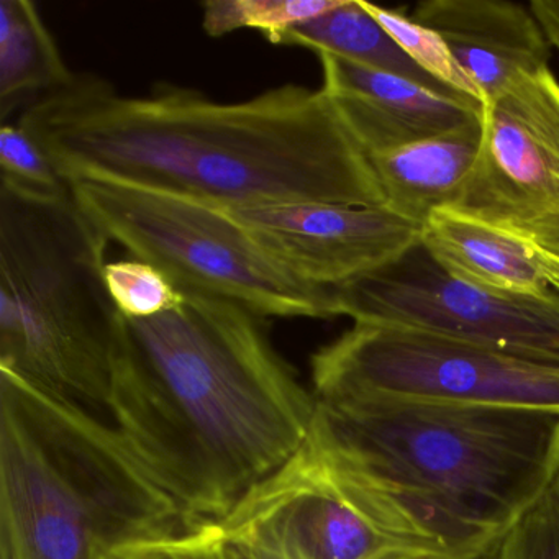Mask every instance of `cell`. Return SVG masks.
<instances>
[{
  "instance_id": "d6986e66",
  "label": "cell",
  "mask_w": 559,
  "mask_h": 559,
  "mask_svg": "<svg viewBox=\"0 0 559 559\" xmlns=\"http://www.w3.org/2000/svg\"><path fill=\"white\" fill-rule=\"evenodd\" d=\"M362 8L394 38L395 44L407 53L418 68L430 74L438 83L484 107V97L469 74L461 68L447 41L431 31L412 21V17L391 9L379 8L361 0Z\"/></svg>"
},
{
  "instance_id": "4316f807",
  "label": "cell",
  "mask_w": 559,
  "mask_h": 559,
  "mask_svg": "<svg viewBox=\"0 0 559 559\" xmlns=\"http://www.w3.org/2000/svg\"><path fill=\"white\" fill-rule=\"evenodd\" d=\"M222 538H224V536H222ZM222 552H224L225 559H257L251 552H248L247 549L235 545V543L227 542L225 538L222 539Z\"/></svg>"
},
{
  "instance_id": "7a4b0ae2",
  "label": "cell",
  "mask_w": 559,
  "mask_h": 559,
  "mask_svg": "<svg viewBox=\"0 0 559 559\" xmlns=\"http://www.w3.org/2000/svg\"><path fill=\"white\" fill-rule=\"evenodd\" d=\"M152 319L119 313L109 414L153 483L218 523L309 438L316 397L230 300L182 293Z\"/></svg>"
},
{
  "instance_id": "ba28073f",
  "label": "cell",
  "mask_w": 559,
  "mask_h": 559,
  "mask_svg": "<svg viewBox=\"0 0 559 559\" xmlns=\"http://www.w3.org/2000/svg\"><path fill=\"white\" fill-rule=\"evenodd\" d=\"M427 254V253H425ZM333 313L355 323L402 326L559 365V294L490 293L412 253L392 266L332 289Z\"/></svg>"
},
{
  "instance_id": "30bf717a",
  "label": "cell",
  "mask_w": 559,
  "mask_h": 559,
  "mask_svg": "<svg viewBox=\"0 0 559 559\" xmlns=\"http://www.w3.org/2000/svg\"><path fill=\"white\" fill-rule=\"evenodd\" d=\"M217 525L257 559H448L376 525L306 443Z\"/></svg>"
},
{
  "instance_id": "603a6c76",
  "label": "cell",
  "mask_w": 559,
  "mask_h": 559,
  "mask_svg": "<svg viewBox=\"0 0 559 559\" xmlns=\"http://www.w3.org/2000/svg\"><path fill=\"white\" fill-rule=\"evenodd\" d=\"M217 523H205L194 532L142 549L133 559H225Z\"/></svg>"
},
{
  "instance_id": "44dd1931",
  "label": "cell",
  "mask_w": 559,
  "mask_h": 559,
  "mask_svg": "<svg viewBox=\"0 0 559 559\" xmlns=\"http://www.w3.org/2000/svg\"><path fill=\"white\" fill-rule=\"evenodd\" d=\"M0 179L25 191L50 198H71L70 185L61 178L40 146L19 126L0 129Z\"/></svg>"
},
{
  "instance_id": "9a60e30c",
  "label": "cell",
  "mask_w": 559,
  "mask_h": 559,
  "mask_svg": "<svg viewBox=\"0 0 559 559\" xmlns=\"http://www.w3.org/2000/svg\"><path fill=\"white\" fill-rule=\"evenodd\" d=\"M483 142V116L441 135L371 153L385 209L424 225L438 209L453 207Z\"/></svg>"
},
{
  "instance_id": "8992f818",
  "label": "cell",
  "mask_w": 559,
  "mask_h": 559,
  "mask_svg": "<svg viewBox=\"0 0 559 559\" xmlns=\"http://www.w3.org/2000/svg\"><path fill=\"white\" fill-rule=\"evenodd\" d=\"M70 188L107 240L162 270L182 293L230 300L260 319L335 317L332 289L287 273L212 205L103 179H81Z\"/></svg>"
},
{
  "instance_id": "5bb4252c",
  "label": "cell",
  "mask_w": 559,
  "mask_h": 559,
  "mask_svg": "<svg viewBox=\"0 0 559 559\" xmlns=\"http://www.w3.org/2000/svg\"><path fill=\"white\" fill-rule=\"evenodd\" d=\"M420 247L448 276L479 289L539 299L552 294L528 241L454 209L427 218Z\"/></svg>"
},
{
  "instance_id": "484cf974",
  "label": "cell",
  "mask_w": 559,
  "mask_h": 559,
  "mask_svg": "<svg viewBox=\"0 0 559 559\" xmlns=\"http://www.w3.org/2000/svg\"><path fill=\"white\" fill-rule=\"evenodd\" d=\"M519 237L525 238L530 243L536 245L542 250L559 257V222L558 224H549L545 225V227L536 228V230L530 231V234L519 235Z\"/></svg>"
},
{
  "instance_id": "6da1fadb",
  "label": "cell",
  "mask_w": 559,
  "mask_h": 559,
  "mask_svg": "<svg viewBox=\"0 0 559 559\" xmlns=\"http://www.w3.org/2000/svg\"><path fill=\"white\" fill-rule=\"evenodd\" d=\"M61 178L103 179L209 205L384 207L368 152L325 90L284 84L241 103L158 86L122 96L73 74L17 123Z\"/></svg>"
},
{
  "instance_id": "2e32d148",
  "label": "cell",
  "mask_w": 559,
  "mask_h": 559,
  "mask_svg": "<svg viewBox=\"0 0 559 559\" xmlns=\"http://www.w3.org/2000/svg\"><path fill=\"white\" fill-rule=\"evenodd\" d=\"M281 45L309 48L317 55H335L361 67L404 78L435 93L471 100L457 96L418 68L395 44L394 38L362 8L361 0H342V4L333 11L294 25L284 35Z\"/></svg>"
},
{
  "instance_id": "7c38bea8",
  "label": "cell",
  "mask_w": 559,
  "mask_h": 559,
  "mask_svg": "<svg viewBox=\"0 0 559 559\" xmlns=\"http://www.w3.org/2000/svg\"><path fill=\"white\" fill-rule=\"evenodd\" d=\"M323 86L368 155L441 135L483 116L473 100L444 96L394 74L319 53Z\"/></svg>"
},
{
  "instance_id": "5b68a950",
  "label": "cell",
  "mask_w": 559,
  "mask_h": 559,
  "mask_svg": "<svg viewBox=\"0 0 559 559\" xmlns=\"http://www.w3.org/2000/svg\"><path fill=\"white\" fill-rule=\"evenodd\" d=\"M107 245L73 195L0 179V369L90 414L109 412L119 333Z\"/></svg>"
},
{
  "instance_id": "277c9868",
  "label": "cell",
  "mask_w": 559,
  "mask_h": 559,
  "mask_svg": "<svg viewBox=\"0 0 559 559\" xmlns=\"http://www.w3.org/2000/svg\"><path fill=\"white\" fill-rule=\"evenodd\" d=\"M202 525L116 428L0 369V559H133Z\"/></svg>"
},
{
  "instance_id": "3957f363",
  "label": "cell",
  "mask_w": 559,
  "mask_h": 559,
  "mask_svg": "<svg viewBox=\"0 0 559 559\" xmlns=\"http://www.w3.org/2000/svg\"><path fill=\"white\" fill-rule=\"evenodd\" d=\"M306 447L376 525L484 559L559 473V411L317 401Z\"/></svg>"
},
{
  "instance_id": "cb8c5ba5",
  "label": "cell",
  "mask_w": 559,
  "mask_h": 559,
  "mask_svg": "<svg viewBox=\"0 0 559 559\" xmlns=\"http://www.w3.org/2000/svg\"><path fill=\"white\" fill-rule=\"evenodd\" d=\"M528 8L538 21L546 40L559 53V0H533Z\"/></svg>"
},
{
  "instance_id": "ac0fdd59",
  "label": "cell",
  "mask_w": 559,
  "mask_h": 559,
  "mask_svg": "<svg viewBox=\"0 0 559 559\" xmlns=\"http://www.w3.org/2000/svg\"><path fill=\"white\" fill-rule=\"evenodd\" d=\"M340 4L342 0H209L202 4V27L214 38L248 28L260 32L270 44L281 45L290 27Z\"/></svg>"
},
{
  "instance_id": "9c48e42d",
  "label": "cell",
  "mask_w": 559,
  "mask_h": 559,
  "mask_svg": "<svg viewBox=\"0 0 559 559\" xmlns=\"http://www.w3.org/2000/svg\"><path fill=\"white\" fill-rule=\"evenodd\" d=\"M454 211L525 235L559 222V81L520 73L483 107V142Z\"/></svg>"
},
{
  "instance_id": "8fae6325",
  "label": "cell",
  "mask_w": 559,
  "mask_h": 559,
  "mask_svg": "<svg viewBox=\"0 0 559 559\" xmlns=\"http://www.w3.org/2000/svg\"><path fill=\"white\" fill-rule=\"evenodd\" d=\"M212 207L231 218L287 273L322 289L378 273L421 245L420 225L384 207L330 202Z\"/></svg>"
},
{
  "instance_id": "52a82bcc",
  "label": "cell",
  "mask_w": 559,
  "mask_h": 559,
  "mask_svg": "<svg viewBox=\"0 0 559 559\" xmlns=\"http://www.w3.org/2000/svg\"><path fill=\"white\" fill-rule=\"evenodd\" d=\"M313 397L559 411V365L402 326L355 323L310 359Z\"/></svg>"
},
{
  "instance_id": "e0dca14e",
  "label": "cell",
  "mask_w": 559,
  "mask_h": 559,
  "mask_svg": "<svg viewBox=\"0 0 559 559\" xmlns=\"http://www.w3.org/2000/svg\"><path fill=\"white\" fill-rule=\"evenodd\" d=\"M53 35L28 0H0V117L73 78Z\"/></svg>"
},
{
  "instance_id": "7402d4cb",
  "label": "cell",
  "mask_w": 559,
  "mask_h": 559,
  "mask_svg": "<svg viewBox=\"0 0 559 559\" xmlns=\"http://www.w3.org/2000/svg\"><path fill=\"white\" fill-rule=\"evenodd\" d=\"M484 559H559V507L549 490Z\"/></svg>"
},
{
  "instance_id": "d4e9b609",
  "label": "cell",
  "mask_w": 559,
  "mask_h": 559,
  "mask_svg": "<svg viewBox=\"0 0 559 559\" xmlns=\"http://www.w3.org/2000/svg\"><path fill=\"white\" fill-rule=\"evenodd\" d=\"M523 240H525V238H523ZM528 245L530 248H532V254L533 258H535L536 264H538L543 276H545L546 283H548L549 287L555 289L556 294H559V257L542 250V248L530 243V241Z\"/></svg>"
},
{
  "instance_id": "83f0119b",
  "label": "cell",
  "mask_w": 559,
  "mask_h": 559,
  "mask_svg": "<svg viewBox=\"0 0 559 559\" xmlns=\"http://www.w3.org/2000/svg\"><path fill=\"white\" fill-rule=\"evenodd\" d=\"M549 492L555 497L556 503H558L559 507V473L558 476L555 477V480H552L551 487H549Z\"/></svg>"
},
{
  "instance_id": "ffe728a7",
  "label": "cell",
  "mask_w": 559,
  "mask_h": 559,
  "mask_svg": "<svg viewBox=\"0 0 559 559\" xmlns=\"http://www.w3.org/2000/svg\"><path fill=\"white\" fill-rule=\"evenodd\" d=\"M104 283L117 312L127 319H152L185 302L182 290L145 261H110L104 266Z\"/></svg>"
},
{
  "instance_id": "4fadbf2b",
  "label": "cell",
  "mask_w": 559,
  "mask_h": 559,
  "mask_svg": "<svg viewBox=\"0 0 559 559\" xmlns=\"http://www.w3.org/2000/svg\"><path fill=\"white\" fill-rule=\"evenodd\" d=\"M412 21L437 32L484 97L520 73L548 68L551 45L530 8L507 0H427Z\"/></svg>"
}]
</instances>
